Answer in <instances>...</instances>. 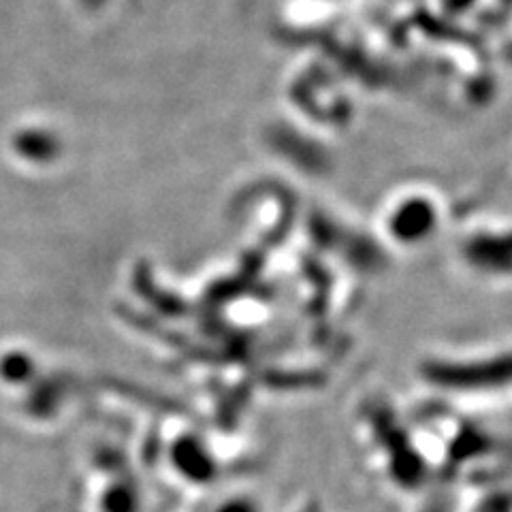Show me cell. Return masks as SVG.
Listing matches in <instances>:
<instances>
[{"label":"cell","instance_id":"6da1fadb","mask_svg":"<svg viewBox=\"0 0 512 512\" xmlns=\"http://www.w3.org/2000/svg\"><path fill=\"white\" fill-rule=\"evenodd\" d=\"M427 378L442 389H459L463 395L489 389H504L512 384V348L480 352L468 357H442L427 363Z\"/></svg>","mask_w":512,"mask_h":512}]
</instances>
